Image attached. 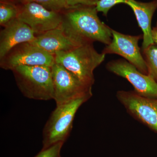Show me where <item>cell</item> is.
<instances>
[{"label":"cell","mask_w":157,"mask_h":157,"mask_svg":"<svg viewBox=\"0 0 157 157\" xmlns=\"http://www.w3.org/2000/svg\"><path fill=\"white\" fill-rule=\"evenodd\" d=\"M30 43L54 55L85 44L68 36L60 27L36 36Z\"/></svg>","instance_id":"12"},{"label":"cell","mask_w":157,"mask_h":157,"mask_svg":"<svg viewBox=\"0 0 157 157\" xmlns=\"http://www.w3.org/2000/svg\"><path fill=\"white\" fill-rule=\"evenodd\" d=\"M36 35L29 25L17 18L4 28L0 33V59L18 44L31 42Z\"/></svg>","instance_id":"11"},{"label":"cell","mask_w":157,"mask_h":157,"mask_svg":"<svg viewBox=\"0 0 157 157\" xmlns=\"http://www.w3.org/2000/svg\"><path fill=\"white\" fill-rule=\"evenodd\" d=\"M156 26H157V22Z\"/></svg>","instance_id":"22"},{"label":"cell","mask_w":157,"mask_h":157,"mask_svg":"<svg viewBox=\"0 0 157 157\" xmlns=\"http://www.w3.org/2000/svg\"><path fill=\"white\" fill-rule=\"evenodd\" d=\"M11 71L17 87L26 98L39 101L53 99L52 67L21 66Z\"/></svg>","instance_id":"3"},{"label":"cell","mask_w":157,"mask_h":157,"mask_svg":"<svg viewBox=\"0 0 157 157\" xmlns=\"http://www.w3.org/2000/svg\"><path fill=\"white\" fill-rule=\"evenodd\" d=\"M55 63V55L30 42L16 45L0 59V67L6 70H12L21 66L52 67Z\"/></svg>","instance_id":"6"},{"label":"cell","mask_w":157,"mask_h":157,"mask_svg":"<svg viewBox=\"0 0 157 157\" xmlns=\"http://www.w3.org/2000/svg\"><path fill=\"white\" fill-rule=\"evenodd\" d=\"M112 39L106 45L102 52L115 54L123 57L126 60L135 66L141 73L148 75L146 61L142 56L138 45L141 35L133 36L119 33L112 29Z\"/></svg>","instance_id":"8"},{"label":"cell","mask_w":157,"mask_h":157,"mask_svg":"<svg viewBox=\"0 0 157 157\" xmlns=\"http://www.w3.org/2000/svg\"><path fill=\"white\" fill-rule=\"evenodd\" d=\"M128 0H99L96 5L98 12H101L107 16L108 11L117 4H125Z\"/></svg>","instance_id":"18"},{"label":"cell","mask_w":157,"mask_h":157,"mask_svg":"<svg viewBox=\"0 0 157 157\" xmlns=\"http://www.w3.org/2000/svg\"><path fill=\"white\" fill-rule=\"evenodd\" d=\"M53 84V100L56 106L66 104L78 98H90L92 87L80 81L74 74L57 63L52 67Z\"/></svg>","instance_id":"5"},{"label":"cell","mask_w":157,"mask_h":157,"mask_svg":"<svg viewBox=\"0 0 157 157\" xmlns=\"http://www.w3.org/2000/svg\"><path fill=\"white\" fill-rule=\"evenodd\" d=\"M126 4L134 12L138 25L143 32L142 50L154 45L152 38L151 21L155 11L157 9V0L143 2L136 0H128Z\"/></svg>","instance_id":"13"},{"label":"cell","mask_w":157,"mask_h":157,"mask_svg":"<svg viewBox=\"0 0 157 157\" xmlns=\"http://www.w3.org/2000/svg\"><path fill=\"white\" fill-rule=\"evenodd\" d=\"M95 6L78 5L62 12L60 27L68 36L84 43L98 42L109 45L112 39V29L98 17Z\"/></svg>","instance_id":"1"},{"label":"cell","mask_w":157,"mask_h":157,"mask_svg":"<svg viewBox=\"0 0 157 157\" xmlns=\"http://www.w3.org/2000/svg\"><path fill=\"white\" fill-rule=\"evenodd\" d=\"M55 55V63L62 65L85 84L92 87L94 71L104 61L106 55L95 49L93 43H86Z\"/></svg>","instance_id":"2"},{"label":"cell","mask_w":157,"mask_h":157,"mask_svg":"<svg viewBox=\"0 0 157 157\" xmlns=\"http://www.w3.org/2000/svg\"><path fill=\"white\" fill-rule=\"evenodd\" d=\"M19 6L8 3H0V25L3 27L17 19Z\"/></svg>","instance_id":"14"},{"label":"cell","mask_w":157,"mask_h":157,"mask_svg":"<svg viewBox=\"0 0 157 157\" xmlns=\"http://www.w3.org/2000/svg\"><path fill=\"white\" fill-rule=\"evenodd\" d=\"M151 36L154 42L157 44V26L152 29Z\"/></svg>","instance_id":"21"},{"label":"cell","mask_w":157,"mask_h":157,"mask_svg":"<svg viewBox=\"0 0 157 157\" xmlns=\"http://www.w3.org/2000/svg\"><path fill=\"white\" fill-rule=\"evenodd\" d=\"M143 52L148 69V75L157 82V47L154 44Z\"/></svg>","instance_id":"15"},{"label":"cell","mask_w":157,"mask_h":157,"mask_svg":"<svg viewBox=\"0 0 157 157\" xmlns=\"http://www.w3.org/2000/svg\"><path fill=\"white\" fill-rule=\"evenodd\" d=\"M106 67L110 72L128 80L138 94L146 98H157V82L149 75L140 72L126 60L111 61Z\"/></svg>","instance_id":"9"},{"label":"cell","mask_w":157,"mask_h":157,"mask_svg":"<svg viewBox=\"0 0 157 157\" xmlns=\"http://www.w3.org/2000/svg\"><path fill=\"white\" fill-rule=\"evenodd\" d=\"M22 3H36L51 11H63L69 9L65 0H21Z\"/></svg>","instance_id":"16"},{"label":"cell","mask_w":157,"mask_h":157,"mask_svg":"<svg viewBox=\"0 0 157 157\" xmlns=\"http://www.w3.org/2000/svg\"><path fill=\"white\" fill-rule=\"evenodd\" d=\"M68 6L70 7L78 6H95L97 5L99 0H65Z\"/></svg>","instance_id":"19"},{"label":"cell","mask_w":157,"mask_h":157,"mask_svg":"<svg viewBox=\"0 0 157 157\" xmlns=\"http://www.w3.org/2000/svg\"><path fill=\"white\" fill-rule=\"evenodd\" d=\"M64 143L59 142L48 148L42 149L34 157H62L61 151Z\"/></svg>","instance_id":"17"},{"label":"cell","mask_w":157,"mask_h":157,"mask_svg":"<svg viewBox=\"0 0 157 157\" xmlns=\"http://www.w3.org/2000/svg\"><path fill=\"white\" fill-rule=\"evenodd\" d=\"M0 3H8L17 6H20L23 4L21 0H0Z\"/></svg>","instance_id":"20"},{"label":"cell","mask_w":157,"mask_h":157,"mask_svg":"<svg viewBox=\"0 0 157 157\" xmlns=\"http://www.w3.org/2000/svg\"><path fill=\"white\" fill-rule=\"evenodd\" d=\"M90 98H78L56 106L43 128L42 149L48 148L59 142H66L72 131L77 110Z\"/></svg>","instance_id":"4"},{"label":"cell","mask_w":157,"mask_h":157,"mask_svg":"<svg viewBox=\"0 0 157 157\" xmlns=\"http://www.w3.org/2000/svg\"><path fill=\"white\" fill-rule=\"evenodd\" d=\"M117 99L131 114L157 132V98H146L135 92L119 91Z\"/></svg>","instance_id":"10"},{"label":"cell","mask_w":157,"mask_h":157,"mask_svg":"<svg viewBox=\"0 0 157 157\" xmlns=\"http://www.w3.org/2000/svg\"><path fill=\"white\" fill-rule=\"evenodd\" d=\"M62 12L48 10L36 3H24L19 6L17 18L37 36L59 27L63 20Z\"/></svg>","instance_id":"7"}]
</instances>
